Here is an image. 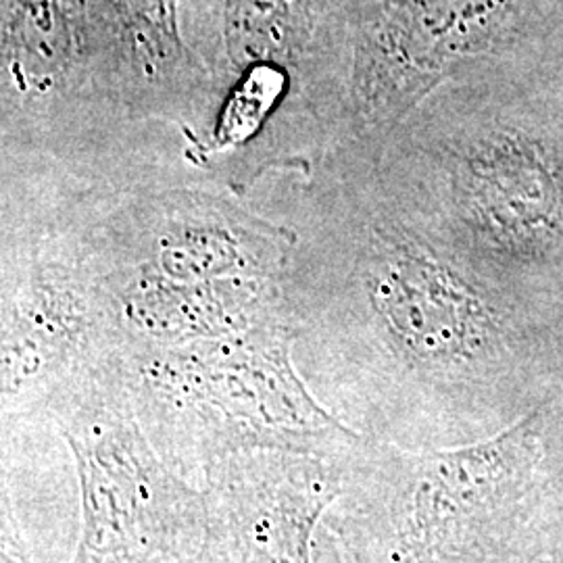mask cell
<instances>
[{"mask_svg":"<svg viewBox=\"0 0 563 563\" xmlns=\"http://www.w3.org/2000/svg\"><path fill=\"white\" fill-rule=\"evenodd\" d=\"M74 455L80 483V539L71 563H201L209 514L144 434L121 353L46 407Z\"/></svg>","mask_w":563,"mask_h":563,"instance_id":"cell-5","label":"cell"},{"mask_svg":"<svg viewBox=\"0 0 563 563\" xmlns=\"http://www.w3.org/2000/svg\"><path fill=\"white\" fill-rule=\"evenodd\" d=\"M551 0H367L351 44L342 142L380 153L388 136L460 65L504 53Z\"/></svg>","mask_w":563,"mask_h":563,"instance_id":"cell-7","label":"cell"},{"mask_svg":"<svg viewBox=\"0 0 563 563\" xmlns=\"http://www.w3.org/2000/svg\"><path fill=\"white\" fill-rule=\"evenodd\" d=\"M0 159L115 172L180 163V136L132 125L102 84L80 0H4Z\"/></svg>","mask_w":563,"mask_h":563,"instance_id":"cell-6","label":"cell"},{"mask_svg":"<svg viewBox=\"0 0 563 563\" xmlns=\"http://www.w3.org/2000/svg\"><path fill=\"white\" fill-rule=\"evenodd\" d=\"M107 181L60 163L0 159L2 441L121 353L120 313L88 236Z\"/></svg>","mask_w":563,"mask_h":563,"instance_id":"cell-3","label":"cell"},{"mask_svg":"<svg viewBox=\"0 0 563 563\" xmlns=\"http://www.w3.org/2000/svg\"><path fill=\"white\" fill-rule=\"evenodd\" d=\"M402 211L523 318L563 334V18L460 65L384 142Z\"/></svg>","mask_w":563,"mask_h":563,"instance_id":"cell-2","label":"cell"},{"mask_svg":"<svg viewBox=\"0 0 563 563\" xmlns=\"http://www.w3.org/2000/svg\"><path fill=\"white\" fill-rule=\"evenodd\" d=\"M295 232L292 357L325 411L376 443L465 441L563 384V334L532 322L402 211L378 151L342 142L246 197Z\"/></svg>","mask_w":563,"mask_h":563,"instance_id":"cell-1","label":"cell"},{"mask_svg":"<svg viewBox=\"0 0 563 563\" xmlns=\"http://www.w3.org/2000/svg\"><path fill=\"white\" fill-rule=\"evenodd\" d=\"M290 320L176 346H121L136 418L163 462L201 488L249 449L353 457L367 439L311 395L292 357Z\"/></svg>","mask_w":563,"mask_h":563,"instance_id":"cell-4","label":"cell"},{"mask_svg":"<svg viewBox=\"0 0 563 563\" xmlns=\"http://www.w3.org/2000/svg\"><path fill=\"white\" fill-rule=\"evenodd\" d=\"M0 495V563H34L21 532L7 474H2Z\"/></svg>","mask_w":563,"mask_h":563,"instance_id":"cell-9","label":"cell"},{"mask_svg":"<svg viewBox=\"0 0 563 563\" xmlns=\"http://www.w3.org/2000/svg\"><path fill=\"white\" fill-rule=\"evenodd\" d=\"M353 457L249 449L216 463L201 486L209 514L201 563H313L318 523Z\"/></svg>","mask_w":563,"mask_h":563,"instance_id":"cell-8","label":"cell"}]
</instances>
